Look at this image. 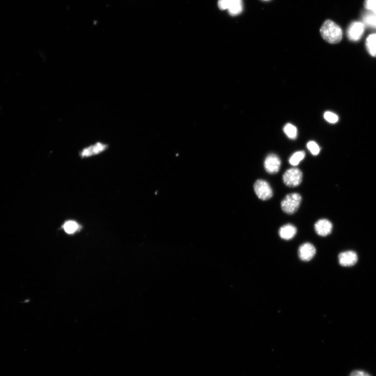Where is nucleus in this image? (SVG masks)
<instances>
[{"label":"nucleus","mask_w":376,"mask_h":376,"mask_svg":"<svg viewBox=\"0 0 376 376\" xmlns=\"http://www.w3.org/2000/svg\"><path fill=\"white\" fill-rule=\"evenodd\" d=\"M320 31L323 39L329 43L336 44L342 39L343 33L341 28L331 20L325 21Z\"/></svg>","instance_id":"nucleus-1"},{"label":"nucleus","mask_w":376,"mask_h":376,"mask_svg":"<svg viewBox=\"0 0 376 376\" xmlns=\"http://www.w3.org/2000/svg\"><path fill=\"white\" fill-rule=\"evenodd\" d=\"M302 196L298 193L287 195L281 202V208L288 215H293L298 209L302 203Z\"/></svg>","instance_id":"nucleus-2"},{"label":"nucleus","mask_w":376,"mask_h":376,"mask_svg":"<svg viewBox=\"0 0 376 376\" xmlns=\"http://www.w3.org/2000/svg\"><path fill=\"white\" fill-rule=\"evenodd\" d=\"M218 5L220 10H228L232 17L241 15L243 11L242 0H219Z\"/></svg>","instance_id":"nucleus-3"},{"label":"nucleus","mask_w":376,"mask_h":376,"mask_svg":"<svg viewBox=\"0 0 376 376\" xmlns=\"http://www.w3.org/2000/svg\"><path fill=\"white\" fill-rule=\"evenodd\" d=\"M302 171L297 168H292L287 170L283 175L284 184L289 187H296L302 182Z\"/></svg>","instance_id":"nucleus-4"},{"label":"nucleus","mask_w":376,"mask_h":376,"mask_svg":"<svg viewBox=\"0 0 376 376\" xmlns=\"http://www.w3.org/2000/svg\"><path fill=\"white\" fill-rule=\"evenodd\" d=\"M254 191L257 197L263 201L268 200L273 196V191L269 183L262 179L256 181Z\"/></svg>","instance_id":"nucleus-5"},{"label":"nucleus","mask_w":376,"mask_h":376,"mask_svg":"<svg viewBox=\"0 0 376 376\" xmlns=\"http://www.w3.org/2000/svg\"><path fill=\"white\" fill-rule=\"evenodd\" d=\"M364 24L361 22H355L351 24L347 31L348 39L352 42H357L364 33Z\"/></svg>","instance_id":"nucleus-6"},{"label":"nucleus","mask_w":376,"mask_h":376,"mask_svg":"<svg viewBox=\"0 0 376 376\" xmlns=\"http://www.w3.org/2000/svg\"><path fill=\"white\" fill-rule=\"evenodd\" d=\"M281 165V161L277 155L269 154L266 158L264 166L267 172L275 174L279 172Z\"/></svg>","instance_id":"nucleus-7"},{"label":"nucleus","mask_w":376,"mask_h":376,"mask_svg":"<svg viewBox=\"0 0 376 376\" xmlns=\"http://www.w3.org/2000/svg\"><path fill=\"white\" fill-rule=\"evenodd\" d=\"M316 253V249L312 244L306 243L301 245L298 249V256L301 260L309 261Z\"/></svg>","instance_id":"nucleus-8"},{"label":"nucleus","mask_w":376,"mask_h":376,"mask_svg":"<svg viewBox=\"0 0 376 376\" xmlns=\"http://www.w3.org/2000/svg\"><path fill=\"white\" fill-rule=\"evenodd\" d=\"M357 260V255L353 251H347L338 255V261L343 267H352L356 264Z\"/></svg>","instance_id":"nucleus-9"},{"label":"nucleus","mask_w":376,"mask_h":376,"mask_svg":"<svg viewBox=\"0 0 376 376\" xmlns=\"http://www.w3.org/2000/svg\"><path fill=\"white\" fill-rule=\"evenodd\" d=\"M332 224L327 219L319 220L315 224L316 232L318 235L322 237L329 235L332 232Z\"/></svg>","instance_id":"nucleus-10"},{"label":"nucleus","mask_w":376,"mask_h":376,"mask_svg":"<svg viewBox=\"0 0 376 376\" xmlns=\"http://www.w3.org/2000/svg\"><path fill=\"white\" fill-rule=\"evenodd\" d=\"M107 145L102 143H97L95 145L87 147L83 150L81 155L82 157H89L97 155L107 148Z\"/></svg>","instance_id":"nucleus-11"},{"label":"nucleus","mask_w":376,"mask_h":376,"mask_svg":"<svg viewBox=\"0 0 376 376\" xmlns=\"http://www.w3.org/2000/svg\"><path fill=\"white\" fill-rule=\"evenodd\" d=\"M297 229L291 224L284 225L279 230V235L284 240H290L296 235Z\"/></svg>","instance_id":"nucleus-12"},{"label":"nucleus","mask_w":376,"mask_h":376,"mask_svg":"<svg viewBox=\"0 0 376 376\" xmlns=\"http://www.w3.org/2000/svg\"><path fill=\"white\" fill-rule=\"evenodd\" d=\"M366 47L369 54L376 57V34L370 35L366 41Z\"/></svg>","instance_id":"nucleus-13"},{"label":"nucleus","mask_w":376,"mask_h":376,"mask_svg":"<svg viewBox=\"0 0 376 376\" xmlns=\"http://www.w3.org/2000/svg\"><path fill=\"white\" fill-rule=\"evenodd\" d=\"M63 228L67 234H73L78 231L80 225L75 221H68L63 226Z\"/></svg>","instance_id":"nucleus-14"},{"label":"nucleus","mask_w":376,"mask_h":376,"mask_svg":"<svg viewBox=\"0 0 376 376\" xmlns=\"http://www.w3.org/2000/svg\"><path fill=\"white\" fill-rule=\"evenodd\" d=\"M305 157V152L304 151H298L294 153L290 158V164L293 166H296L301 161H302Z\"/></svg>","instance_id":"nucleus-15"},{"label":"nucleus","mask_w":376,"mask_h":376,"mask_svg":"<svg viewBox=\"0 0 376 376\" xmlns=\"http://www.w3.org/2000/svg\"><path fill=\"white\" fill-rule=\"evenodd\" d=\"M284 132L291 139H295L297 136V129L292 124L287 123L285 125Z\"/></svg>","instance_id":"nucleus-16"},{"label":"nucleus","mask_w":376,"mask_h":376,"mask_svg":"<svg viewBox=\"0 0 376 376\" xmlns=\"http://www.w3.org/2000/svg\"><path fill=\"white\" fill-rule=\"evenodd\" d=\"M363 21L367 26L376 29V15L372 14H367L363 17Z\"/></svg>","instance_id":"nucleus-17"},{"label":"nucleus","mask_w":376,"mask_h":376,"mask_svg":"<svg viewBox=\"0 0 376 376\" xmlns=\"http://www.w3.org/2000/svg\"><path fill=\"white\" fill-rule=\"evenodd\" d=\"M307 148L313 155H317L320 151L319 146L314 141H310L307 144Z\"/></svg>","instance_id":"nucleus-18"},{"label":"nucleus","mask_w":376,"mask_h":376,"mask_svg":"<svg viewBox=\"0 0 376 376\" xmlns=\"http://www.w3.org/2000/svg\"><path fill=\"white\" fill-rule=\"evenodd\" d=\"M324 119L331 123H335L338 120V116L334 113L330 111L325 112L324 114Z\"/></svg>","instance_id":"nucleus-19"},{"label":"nucleus","mask_w":376,"mask_h":376,"mask_svg":"<svg viewBox=\"0 0 376 376\" xmlns=\"http://www.w3.org/2000/svg\"><path fill=\"white\" fill-rule=\"evenodd\" d=\"M364 7L376 15V0H365Z\"/></svg>","instance_id":"nucleus-20"},{"label":"nucleus","mask_w":376,"mask_h":376,"mask_svg":"<svg viewBox=\"0 0 376 376\" xmlns=\"http://www.w3.org/2000/svg\"><path fill=\"white\" fill-rule=\"evenodd\" d=\"M349 376H370V375L362 370H354L350 374Z\"/></svg>","instance_id":"nucleus-21"},{"label":"nucleus","mask_w":376,"mask_h":376,"mask_svg":"<svg viewBox=\"0 0 376 376\" xmlns=\"http://www.w3.org/2000/svg\"><path fill=\"white\" fill-rule=\"evenodd\" d=\"M266 1H267V0H266Z\"/></svg>","instance_id":"nucleus-22"}]
</instances>
